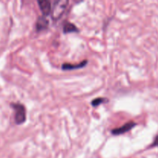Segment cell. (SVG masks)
<instances>
[{"label": "cell", "mask_w": 158, "mask_h": 158, "mask_svg": "<svg viewBox=\"0 0 158 158\" xmlns=\"http://www.w3.org/2000/svg\"><path fill=\"white\" fill-rule=\"evenodd\" d=\"M68 5H69L68 0H58V1L54 2L53 7L52 8V12H51V16L52 19H60V17L63 15L66 11Z\"/></svg>", "instance_id": "obj_1"}, {"label": "cell", "mask_w": 158, "mask_h": 158, "mask_svg": "<svg viewBox=\"0 0 158 158\" xmlns=\"http://www.w3.org/2000/svg\"><path fill=\"white\" fill-rule=\"evenodd\" d=\"M11 107L15 111V122L17 125L24 123L26 120V110L24 105L19 103H11Z\"/></svg>", "instance_id": "obj_2"}, {"label": "cell", "mask_w": 158, "mask_h": 158, "mask_svg": "<svg viewBox=\"0 0 158 158\" xmlns=\"http://www.w3.org/2000/svg\"><path fill=\"white\" fill-rule=\"evenodd\" d=\"M137 126V123L134 121H130L125 123L123 126L120 127L118 128H115L111 131L112 134L114 135H121V134H126L127 132H129L130 131L133 129L134 127Z\"/></svg>", "instance_id": "obj_3"}, {"label": "cell", "mask_w": 158, "mask_h": 158, "mask_svg": "<svg viewBox=\"0 0 158 158\" xmlns=\"http://www.w3.org/2000/svg\"><path fill=\"white\" fill-rule=\"evenodd\" d=\"M39 5L40 9L41 10L42 13L44 16L48 15L52 12V6H51V2L48 0H39L37 2Z\"/></svg>", "instance_id": "obj_4"}, {"label": "cell", "mask_w": 158, "mask_h": 158, "mask_svg": "<svg viewBox=\"0 0 158 158\" xmlns=\"http://www.w3.org/2000/svg\"><path fill=\"white\" fill-rule=\"evenodd\" d=\"M87 60H83V62L77 64H72V63H63L62 65V69L63 70H73V69H78L80 68H83L87 64Z\"/></svg>", "instance_id": "obj_5"}, {"label": "cell", "mask_w": 158, "mask_h": 158, "mask_svg": "<svg viewBox=\"0 0 158 158\" xmlns=\"http://www.w3.org/2000/svg\"><path fill=\"white\" fill-rule=\"evenodd\" d=\"M49 26V21L45 16H40L37 19L36 23H35V28L38 32L42 30H45L48 28Z\"/></svg>", "instance_id": "obj_6"}, {"label": "cell", "mask_w": 158, "mask_h": 158, "mask_svg": "<svg viewBox=\"0 0 158 158\" xmlns=\"http://www.w3.org/2000/svg\"><path fill=\"white\" fill-rule=\"evenodd\" d=\"M63 33H72V32H78L79 29L77 26L69 22H66L63 24Z\"/></svg>", "instance_id": "obj_7"}, {"label": "cell", "mask_w": 158, "mask_h": 158, "mask_svg": "<svg viewBox=\"0 0 158 158\" xmlns=\"http://www.w3.org/2000/svg\"><path fill=\"white\" fill-rule=\"evenodd\" d=\"M106 101H108V100H106V98H101V97H99V98L94 99V100L91 102V105H92L93 106H94V107H96V106H100L101 103H105V102Z\"/></svg>", "instance_id": "obj_8"}, {"label": "cell", "mask_w": 158, "mask_h": 158, "mask_svg": "<svg viewBox=\"0 0 158 158\" xmlns=\"http://www.w3.org/2000/svg\"><path fill=\"white\" fill-rule=\"evenodd\" d=\"M155 147H158V134L155 137L154 141H153V143L151 144V148H155Z\"/></svg>", "instance_id": "obj_9"}]
</instances>
